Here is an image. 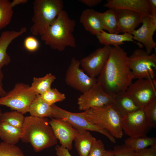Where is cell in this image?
I'll use <instances>...</instances> for the list:
<instances>
[{
	"label": "cell",
	"mask_w": 156,
	"mask_h": 156,
	"mask_svg": "<svg viewBox=\"0 0 156 156\" xmlns=\"http://www.w3.org/2000/svg\"><path fill=\"white\" fill-rule=\"evenodd\" d=\"M128 57L126 52L120 46L112 47L107 60L98 77L97 83L111 96L126 91L132 83L133 77Z\"/></svg>",
	"instance_id": "6da1fadb"
},
{
	"label": "cell",
	"mask_w": 156,
	"mask_h": 156,
	"mask_svg": "<svg viewBox=\"0 0 156 156\" xmlns=\"http://www.w3.org/2000/svg\"><path fill=\"white\" fill-rule=\"evenodd\" d=\"M49 120L47 118L31 116L25 118L21 140L24 143H30L35 152H39L57 143Z\"/></svg>",
	"instance_id": "7a4b0ae2"
},
{
	"label": "cell",
	"mask_w": 156,
	"mask_h": 156,
	"mask_svg": "<svg viewBox=\"0 0 156 156\" xmlns=\"http://www.w3.org/2000/svg\"><path fill=\"white\" fill-rule=\"evenodd\" d=\"M76 25L75 20L70 18L63 10L41 36V39L51 49L59 51H64L67 47L75 48L76 44L73 33Z\"/></svg>",
	"instance_id": "3957f363"
},
{
	"label": "cell",
	"mask_w": 156,
	"mask_h": 156,
	"mask_svg": "<svg viewBox=\"0 0 156 156\" xmlns=\"http://www.w3.org/2000/svg\"><path fill=\"white\" fill-rule=\"evenodd\" d=\"M87 121L108 131L115 138H122V117L114 109L112 104L100 107H92L81 112Z\"/></svg>",
	"instance_id": "277c9868"
},
{
	"label": "cell",
	"mask_w": 156,
	"mask_h": 156,
	"mask_svg": "<svg viewBox=\"0 0 156 156\" xmlns=\"http://www.w3.org/2000/svg\"><path fill=\"white\" fill-rule=\"evenodd\" d=\"M63 8L62 0H35L33 3V23L30 30L34 35H43Z\"/></svg>",
	"instance_id": "5b68a950"
},
{
	"label": "cell",
	"mask_w": 156,
	"mask_h": 156,
	"mask_svg": "<svg viewBox=\"0 0 156 156\" xmlns=\"http://www.w3.org/2000/svg\"><path fill=\"white\" fill-rule=\"evenodd\" d=\"M133 79H154L156 69V54H149L141 48L137 49L128 57Z\"/></svg>",
	"instance_id": "8992f818"
},
{
	"label": "cell",
	"mask_w": 156,
	"mask_h": 156,
	"mask_svg": "<svg viewBox=\"0 0 156 156\" xmlns=\"http://www.w3.org/2000/svg\"><path fill=\"white\" fill-rule=\"evenodd\" d=\"M30 86L22 83H16L12 90L0 97V105L23 114L29 112L30 106L37 94L30 90Z\"/></svg>",
	"instance_id": "52a82bcc"
},
{
	"label": "cell",
	"mask_w": 156,
	"mask_h": 156,
	"mask_svg": "<svg viewBox=\"0 0 156 156\" xmlns=\"http://www.w3.org/2000/svg\"><path fill=\"white\" fill-rule=\"evenodd\" d=\"M51 106V117L65 120L76 129H81L101 133L107 138L112 142L116 143L115 138L108 131L87 121L83 117L81 112H71L60 108L55 104Z\"/></svg>",
	"instance_id": "ba28073f"
},
{
	"label": "cell",
	"mask_w": 156,
	"mask_h": 156,
	"mask_svg": "<svg viewBox=\"0 0 156 156\" xmlns=\"http://www.w3.org/2000/svg\"><path fill=\"white\" fill-rule=\"evenodd\" d=\"M156 84L155 79H137L126 91L135 104L142 108L156 98Z\"/></svg>",
	"instance_id": "9c48e42d"
},
{
	"label": "cell",
	"mask_w": 156,
	"mask_h": 156,
	"mask_svg": "<svg viewBox=\"0 0 156 156\" xmlns=\"http://www.w3.org/2000/svg\"><path fill=\"white\" fill-rule=\"evenodd\" d=\"M80 61L73 57L66 72L65 81L73 89L83 93L97 83V79L91 77L80 68Z\"/></svg>",
	"instance_id": "30bf717a"
},
{
	"label": "cell",
	"mask_w": 156,
	"mask_h": 156,
	"mask_svg": "<svg viewBox=\"0 0 156 156\" xmlns=\"http://www.w3.org/2000/svg\"><path fill=\"white\" fill-rule=\"evenodd\" d=\"M123 131L130 137H144L150 128L148 126L142 108L125 115L122 118Z\"/></svg>",
	"instance_id": "8fae6325"
},
{
	"label": "cell",
	"mask_w": 156,
	"mask_h": 156,
	"mask_svg": "<svg viewBox=\"0 0 156 156\" xmlns=\"http://www.w3.org/2000/svg\"><path fill=\"white\" fill-rule=\"evenodd\" d=\"M112 47L104 45L80 61L83 70L89 76L96 78L99 75L107 60Z\"/></svg>",
	"instance_id": "7c38bea8"
},
{
	"label": "cell",
	"mask_w": 156,
	"mask_h": 156,
	"mask_svg": "<svg viewBox=\"0 0 156 156\" xmlns=\"http://www.w3.org/2000/svg\"><path fill=\"white\" fill-rule=\"evenodd\" d=\"M78 98L77 104L79 109L86 111L92 107H100L112 103V97L105 92L97 83L86 91Z\"/></svg>",
	"instance_id": "4fadbf2b"
},
{
	"label": "cell",
	"mask_w": 156,
	"mask_h": 156,
	"mask_svg": "<svg viewBox=\"0 0 156 156\" xmlns=\"http://www.w3.org/2000/svg\"><path fill=\"white\" fill-rule=\"evenodd\" d=\"M142 23L141 26L134 30L131 34L133 36V40L143 45L145 51L150 54L153 49H156V43L153 38L156 30V21L149 15L143 17Z\"/></svg>",
	"instance_id": "5bb4252c"
},
{
	"label": "cell",
	"mask_w": 156,
	"mask_h": 156,
	"mask_svg": "<svg viewBox=\"0 0 156 156\" xmlns=\"http://www.w3.org/2000/svg\"><path fill=\"white\" fill-rule=\"evenodd\" d=\"M54 134L61 146L68 150L72 148V143L77 130L70 124L62 119L51 118L49 120Z\"/></svg>",
	"instance_id": "9a60e30c"
},
{
	"label": "cell",
	"mask_w": 156,
	"mask_h": 156,
	"mask_svg": "<svg viewBox=\"0 0 156 156\" xmlns=\"http://www.w3.org/2000/svg\"><path fill=\"white\" fill-rule=\"evenodd\" d=\"M118 22V31L120 33H131L142 23L143 17L137 12L123 9H114Z\"/></svg>",
	"instance_id": "2e32d148"
},
{
	"label": "cell",
	"mask_w": 156,
	"mask_h": 156,
	"mask_svg": "<svg viewBox=\"0 0 156 156\" xmlns=\"http://www.w3.org/2000/svg\"><path fill=\"white\" fill-rule=\"evenodd\" d=\"M103 6L114 9H123L138 12L144 16L151 15L147 0H107Z\"/></svg>",
	"instance_id": "e0dca14e"
},
{
	"label": "cell",
	"mask_w": 156,
	"mask_h": 156,
	"mask_svg": "<svg viewBox=\"0 0 156 156\" xmlns=\"http://www.w3.org/2000/svg\"><path fill=\"white\" fill-rule=\"evenodd\" d=\"M26 27H22L19 31H6L3 32L0 36V69L11 62V58L7 52V49L15 39L25 33Z\"/></svg>",
	"instance_id": "ac0fdd59"
},
{
	"label": "cell",
	"mask_w": 156,
	"mask_h": 156,
	"mask_svg": "<svg viewBox=\"0 0 156 156\" xmlns=\"http://www.w3.org/2000/svg\"><path fill=\"white\" fill-rule=\"evenodd\" d=\"M100 13L92 9H86L80 17V22L85 29L93 35L96 36L104 30Z\"/></svg>",
	"instance_id": "d6986e66"
},
{
	"label": "cell",
	"mask_w": 156,
	"mask_h": 156,
	"mask_svg": "<svg viewBox=\"0 0 156 156\" xmlns=\"http://www.w3.org/2000/svg\"><path fill=\"white\" fill-rule=\"evenodd\" d=\"M112 97L113 107L122 117L141 108L135 104L126 91L118 92Z\"/></svg>",
	"instance_id": "ffe728a7"
},
{
	"label": "cell",
	"mask_w": 156,
	"mask_h": 156,
	"mask_svg": "<svg viewBox=\"0 0 156 156\" xmlns=\"http://www.w3.org/2000/svg\"><path fill=\"white\" fill-rule=\"evenodd\" d=\"M96 36L99 42L104 46L113 45L114 47H116L124 44L125 41H130L136 44L140 48L143 47L141 43L135 42L133 39V36L129 33L110 34L103 30L97 34Z\"/></svg>",
	"instance_id": "44dd1931"
},
{
	"label": "cell",
	"mask_w": 156,
	"mask_h": 156,
	"mask_svg": "<svg viewBox=\"0 0 156 156\" xmlns=\"http://www.w3.org/2000/svg\"><path fill=\"white\" fill-rule=\"evenodd\" d=\"M77 129V133L74 140L75 146L80 156H87L96 140L88 131Z\"/></svg>",
	"instance_id": "7402d4cb"
},
{
	"label": "cell",
	"mask_w": 156,
	"mask_h": 156,
	"mask_svg": "<svg viewBox=\"0 0 156 156\" xmlns=\"http://www.w3.org/2000/svg\"><path fill=\"white\" fill-rule=\"evenodd\" d=\"M21 128L14 127L0 120V137L3 142L15 145L21 140Z\"/></svg>",
	"instance_id": "603a6c76"
},
{
	"label": "cell",
	"mask_w": 156,
	"mask_h": 156,
	"mask_svg": "<svg viewBox=\"0 0 156 156\" xmlns=\"http://www.w3.org/2000/svg\"><path fill=\"white\" fill-rule=\"evenodd\" d=\"M52 109L41 98L40 94H37L31 103L29 112L30 116L38 118L51 117Z\"/></svg>",
	"instance_id": "cb8c5ba5"
},
{
	"label": "cell",
	"mask_w": 156,
	"mask_h": 156,
	"mask_svg": "<svg viewBox=\"0 0 156 156\" xmlns=\"http://www.w3.org/2000/svg\"><path fill=\"white\" fill-rule=\"evenodd\" d=\"M55 79V76L51 73L42 77H34L29 89L36 94H42L51 88V84Z\"/></svg>",
	"instance_id": "d4e9b609"
},
{
	"label": "cell",
	"mask_w": 156,
	"mask_h": 156,
	"mask_svg": "<svg viewBox=\"0 0 156 156\" xmlns=\"http://www.w3.org/2000/svg\"><path fill=\"white\" fill-rule=\"evenodd\" d=\"M100 16L104 30L110 34H119L117 20L114 9H109L103 12H100Z\"/></svg>",
	"instance_id": "484cf974"
},
{
	"label": "cell",
	"mask_w": 156,
	"mask_h": 156,
	"mask_svg": "<svg viewBox=\"0 0 156 156\" xmlns=\"http://www.w3.org/2000/svg\"><path fill=\"white\" fill-rule=\"evenodd\" d=\"M125 144L132 149L135 152L147 148L150 146L156 148L155 137L133 138L129 137L125 140Z\"/></svg>",
	"instance_id": "4316f807"
},
{
	"label": "cell",
	"mask_w": 156,
	"mask_h": 156,
	"mask_svg": "<svg viewBox=\"0 0 156 156\" xmlns=\"http://www.w3.org/2000/svg\"><path fill=\"white\" fill-rule=\"evenodd\" d=\"M13 14L11 2L8 0H0V30L9 24Z\"/></svg>",
	"instance_id": "83f0119b"
},
{
	"label": "cell",
	"mask_w": 156,
	"mask_h": 156,
	"mask_svg": "<svg viewBox=\"0 0 156 156\" xmlns=\"http://www.w3.org/2000/svg\"><path fill=\"white\" fill-rule=\"evenodd\" d=\"M23 114L16 111L2 113L0 120L16 128H22L25 120Z\"/></svg>",
	"instance_id": "f1b7e54d"
},
{
	"label": "cell",
	"mask_w": 156,
	"mask_h": 156,
	"mask_svg": "<svg viewBox=\"0 0 156 156\" xmlns=\"http://www.w3.org/2000/svg\"><path fill=\"white\" fill-rule=\"evenodd\" d=\"M148 126L150 128H156V98L142 107Z\"/></svg>",
	"instance_id": "f546056e"
},
{
	"label": "cell",
	"mask_w": 156,
	"mask_h": 156,
	"mask_svg": "<svg viewBox=\"0 0 156 156\" xmlns=\"http://www.w3.org/2000/svg\"><path fill=\"white\" fill-rule=\"evenodd\" d=\"M40 95L42 99L50 106L56 102L62 101L66 99L65 94L55 88H51Z\"/></svg>",
	"instance_id": "4dcf8cb0"
},
{
	"label": "cell",
	"mask_w": 156,
	"mask_h": 156,
	"mask_svg": "<svg viewBox=\"0 0 156 156\" xmlns=\"http://www.w3.org/2000/svg\"><path fill=\"white\" fill-rule=\"evenodd\" d=\"M0 156H25L21 150L15 145L4 142H0Z\"/></svg>",
	"instance_id": "1f68e13d"
},
{
	"label": "cell",
	"mask_w": 156,
	"mask_h": 156,
	"mask_svg": "<svg viewBox=\"0 0 156 156\" xmlns=\"http://www.w3.org/2000/svg\"><path fill=\"white\" fill-rule=\"evenodd\" d=\"M113 151L114 156H135V151L125 144L115 146Z\"/></svg>",
	"instance_id": "d6a6232c"
},
{
	"label": "cell",
	"mask_w": 156,
	"mask_h": 156,
	"mask_svg": "<svg viewBox=\"0 0 156 156\" xmlns=\"http://www.w3.org/2000/svg\"><path fill=\"white\" fill-rule=\"evenodd\" d=\"M23 45L25 49L30 52L37 51L40 46L38 40L35 37L31 36L25 38L24 41Z\"/></svg>",
	"instance_id": "836d02e7"
},
{
	"label": "cell",
	"mask_w": 156,
	"mask_h": 156,
	"mask_svg": "<svg viewBox=\"0 0 156 156\" xmlns=\"http://www.w3.org/2000/svg\"><path fill=\"white\" fill-rule=\"evenodd\" d=\"M106 151L102 141L96 140L87 156H103Z\"/></svg>",
	"instance_id": "e575fe53"
},
{
	"label": "cell",
	"mask_w": 156,
	"mask_h": 156,
	"mask_svg": "<svg viewBox=\"0 0 156 156\" xmlns=\"http://www.w3.org/2000/svg\"><path fill=\"white\" fill-rule=\"evenodd\" d=\"M135 156H156V148L150 147L135 151Z\"/></svg>",
	"instance_id": "d590c367"
},
{
	"label": "cell",
	"mask_w": 156,
	"mask_h": 156,
	"mask_svg": "<svg viewBox=\"0 0 156 156\" xmlns=\"http://www.w3.org/2000/svg\"><path fill=\"white\" fill-rule=\"evenodd\" d=\"M57 156H72L67 149L61 146L57 145L55 147Z\"/></svg>",
	"instance_id": "8d00e7d4"
},
{
	"label": "cell",
	"mask_w": 156,
	"mask_h": 156,
	"mask_svg": "<svg viewBox=\"0 0 156 156\" xmlns=\"http://www.w3.org/2000/svg\"><path fill=\"white\" fill-rule=\"evenodd\" d=\"M151 11L150 16L156 21V0H147Z\"/></svg>",
	"instance_id": "74e56055"
},
{
	"label": "cell",
	"mask_w": 156,
	"mask_h": 156,
	"mask_svg": "<svg viewBox=\"0 0 156 156\" xmlns=\"http://www.w3.org/2000/svg\"><path fill=\"white\" fill-rule=\"evenodd\" d=\"M78 1L90 7L96 6L102 1L101 0H79Z\"/></svg>",
	"instance_id": "f35d334b"
},
{
	"label": "cell",
	"mask_w": 156,
	"mask_h": 156,
	"mask_svg": "<svg viewBox=\"0 0 156 156\" xmlns=\"http://www.w3.org/2000/svg\"><path fill=\"white\" fill-rule=\"evenodd\" d=\"M3 78V74L1 69H0V97L5 96L7 92L3 87L2 81Z\"/></svg>",
	"instance_id": "ab89813d"
},
{
	"label": "cell",
	"mask_w": 156,
	"mask_h": 156,
	"mask_svg": "<svg viewBox=\"0 0 156 156\" xmlns=\"http://www.w3.org/2000/svg\"><path fill=\"white\" fill-rule=\"evenodd\" d=\"M27 2V0H14L11 2V4L12 7L13 8L17 5L25 4Z\"/></svg>",
	"instance_id": "60d3db41"
},
{
	"label": "cell",
	"mask_w": 156,
	"mask_h": 156,
	"mask_svg": "<svg viewBox=\"0 0 156 156\" xmlns=\"http://www.w3.org/2000/svg\"><path fill=\"white\" fill-rule=\"evenodd\" d=\"M103 156H114L113 150L106 151Z\"/></svg>",
	"instance_id": "b9f144b4"
},
{
	"label": "cell",
	"mask_w": 156,
	"mask_h": 156,
	"mask_svg": "<svg viewBox=\"0 0 156 156\" xmlns=\"http://www.w3.org/2000/svg\"><path fill=\"white\" fill-rule=\"evenodd\" d=\"M2 114V112L1 110L0 109V121L1 117V116Z\"/></svg>",
	"instance_id": "7bdbcfd3"
}]
</instances>
